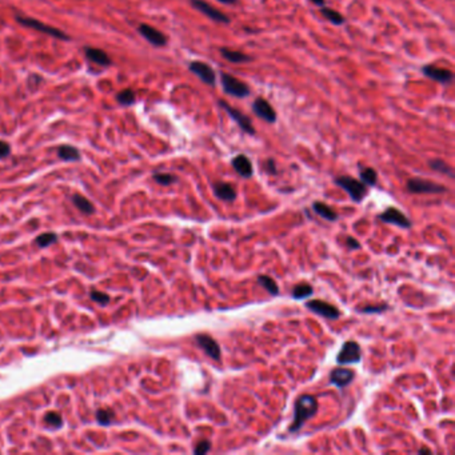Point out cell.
<instances>
[{
    "instance_id": "cell-1",
    "label": "cell",
    "mask_w": 455,
    "mask_h": 455,
    "mask_svg": "<svg viewBox=\"0 0 455 455\" xmlns=\"http://www.w3.org/2000/svg\"><path fill=\"white\" fill-rule=\"evenodd\" d=\"M318 411V401L315 397L312 395H302L295 402V412L294 419L291 426L288 427L290 433H297L303 427L308 419H311L312 416H315Z\"/></svg>"
},
{
    "instance_id": "cell-2",
    "label": "cell",
    "mask_w": 455,
    "mask_h": 455,
    "mask_svg": "<svg viewBox=\"0 0 455 455\" xmlns=\"http://www.w3.org/2000/svg\"><path fill=\"white\" fill-rule=\"evenodd\" d=\"M220 80H222L223 91L230 95V96L238 98V99H243V98H247L251 93L250 87H248L247 83H244L243 80L238 79L231 74H227V72H222L220 74Z\"/></svg>"
},
{
    "instance_id": "cell-3",
    "label": "cell",
    "mask_w": 455,
    "mask_h": 455,
    "mask_svg": "<svg viewBox=\"0 0 455 455\" xmlns=\"http://www.w3.org/2000/svg\"><path fill=\"white\" fill-rule=\"evenodd\" d=\"M334 182H335V184L342 187L354 202H362L363 198L367 193V186H366L365 183H362L358 179H354L352 176H338V178H335Z\"/></svg>"
},
{
    "instance_id": "cell-4",
    "label": "cell",
    "mask_w": 455,
    "mask_h": 455,
    "mask_svg": "<svg viewBox=\"0 0 455 455\" xmlns=\"http://www.w3.org/2000/svg\"><path fill=\"white\" fill-rule=\"evenodd\" d=\"M16 22H18L19 24L24 25V27L36 29V31H39V32L47 34V35L52 36V38H55V39L70 40V36L67 35L66 32H63L61 29L55 28V27H51V25H48V24H44L43 22H40V20H38V19L16 16Z\"/></svg>"
},
{
    "instance_id": "cell-5",
    "label": "cell",
    "mask_w": 455,
    "mask_h": 455,
    "mask_svg": "<svg viewBox=\"0 0 455 455\" xmlns=\"http://www.w3.org/2000/svg\"><path fill=\"white\" fill-rule=\"evenodd\" d=\"M218 104L219 107H222L223 110L227 112V115H229L230 118L233 119L234 122L239 125V128L242 129L243 133L248 134V135H255L254 125H252V123H251L250 118H248L247 115H244L243 112L237 110V108L231 107V106L224 101H219Z\"/></svg>"
},
{
    "instance_id": "cell-6",
    "label": "cell",
    "mask_w": 455,
    "mask_h": 455,
    "mask_svg": "<svg viewBox=\"0 0 455 455\" xmlns=\"http://www.w3.org/2000/svg\"><path fill=\"white\" fill-rule=\"evenodd\" d=\"M407 190L411 193H441L446 191V187L422 178H411L407 180Z\"/></svg>"
},
{
    "instance_id": "cell-7",
    "label": "cell",
    "mask_w": 455,
    "mask_h": 455,
    "mask_svg": "<svg viewBox=\"0 0 455 455\" xmlns=\"http://www.w3.org/2000/svg\"><path fill=\"white\" fill-rule=\"evenodd\" d=\"M362 358V350L356 342L348 341L342 346L341 351L337 355L338 365H351L359 363Z\"/></svg>"
},
{
    "instance_id": "cell-8",
    "label": "cell",
    "mask_w": 455,
    "mask_h": 455,
    "mask_svg": "<svg viewBox=\"0 0 455 455\" xmlns=\"http://www.w3.org/2000/svg\"><path fill=\"white\" fill-rule=\"evenodd\" d=\"M188 70L192 72L193 75L199 78L202 82L207 84V86L214 87L216 84V74L211 66L205 63V61H191L188 64Z\"/></svg>"
},
{
    "instance_id": "cell-9",
    "label": "cell",
    "mask_w": 455,
    "mask_h": 455,
    "mask_svg": "<svg viewBox=\"0 0 455 455\" xmlns=\"http://www.w3.org/2000/svg\"><path fill=\"white\" fill-rule=\"evenodd\" d=\"M191 6H192L195 10H198L199 12H202L203 15H206L207 18H210L211 20L216 23H223V24H229L231 22V19L227 16L226 14H223L218 10V8L212 7L211 4H208L205 0H190Z\"/></svg>"
},
{
    "instance_id": "cell-10",
    "label": "cell",
    "mask_w": 455,
    "mask_h": 455,
    "mask_svg": "<svg viewBox=\"0 0 455 455\" xmlns=\"http://www.w3.org/2000/svg\"><path fill=\"white\" fill-rule=\"evenodd\" d=\"M306 307L310 310V311L315 312L318 315L323 316V318L327 319H338L341 316V311L338 310L335 306L330 305L324 301H319V299H314V301H310L306 303Z\"/></svg>"
},
{
    "instance_id": "cell-11",
    "label": "cell",
    "mask_w": 455,
    "mask_h": 455,
    "mask_svg": "<svg viewBox=\"0 0 455 455\" xmlns=\"http://www.w3.org/2000/svg\"><path fill=\"white\" fill-rule=\"evenodd\" d=\"M378 219H379L380 222L391 223V224H395V226L402 227V229H410L411 227V220L403 212L399 211L398 208L395 207L387 208L386 211L382 212L380 215H378Z\"/></svg>"
},
{
    "instance_id": "cell-12",
    "label": "cell",
    "mask_w": 455,
    "mask_h": 455,
    "mask_svg": "<svg viewBox=\"0 0 455 455\" xmlns=\"http://www.w3.org/2000/svg\"><path fill=\"white\" fill-rule=\"evenodd\" d=\"M252 111L258 116L259 119L265 120L266 123L274 124L276 122V112L273 108V106L269 102L263 99L262 96L256 98L252 103Z\"/></svg>"
},
{
    "instance_id": "cell-13",
    "label": "cell",
    "mask_w": 455,
    "mask_h": 455,
    "mask_svg": "<svg viewBox=\"0 0 455 455\" xmlns=\"http://www.w3.org/2000/svg\"><path fill=\"white\" fill-rule=\"evenodd\" d=\"M422 72L429 79L435 80V82L442 83V84H448L454 79V72L451 70L441 69V67H437L434 64L425 66L422 69Z\"/></svg>"
},
{
    "instance_id": "cell-14",
    "label": "cell",
    "mask_w": 455,
    "mask_h": 455,
    "mask_svg": "<svg viewBox=\"0 0 455 455\" xmlns=\"http://www.w3.org/2000/svg\"><path fill=\"white\" fill-rule=\"evenodd\" d=\"M195 341H197L198 346L206 352V354L210 356L214 361H219L220 359V347H219L218 342L211 338L210 335H206V334H198L195 337Z\"/></svg>"
},
{
    "instance_id": "cell-15",
    "label": "cell",
    "mask_w": 455,
    "mask_h": 455,
    "mask_svg": "<svg viewBox=\"0 0 455 455\" xmlns=\"http://www.w3.org/2000/svg\"><path fill=\"white\" fill-rule=\"evenodd\" d=\"M138 31L144 39L147 40L148 43H151L154 47H165L167 44V38H166L165 34L160 32L159 29H156L152 25L143 23V24L139 25Z\"/></svg>"
},
{
    "instance_id": "cell-16",
    "label": "cell",
    "mask_w": 455,
    "mask_h": 455,
    "mask_svg": "<svg viewBox=\"0 0 455 455\" xmlns=\"http://www.w3.org/2000/svg\"><path fill=\"white\" fill-rule=\"evenodd\" d=\"M354 376L355 374L352 370L338 367V369H334L330 373V383L339 387V388H344V387L351 383Z\"/></svg>"
},
{
    "instance_id": "cell-17",
    "label": "cell",
    "mask_w": 455,
    "mask_h": 455,
    "mask_svg": "<svg viewBox=\"0 0 455 455\" xmlns=\"http://www.w3.org/2000/svg\"><path fill=\"white\" fill-rule=\"evenodd\" d=\"M231 165H233L234 170H235L242 178H244V179H248V178H251L252 174H254L252 163H251V160L246 156V155L243 154L237 155V156L231 160Z\"/></svg>"
},
{
    "instance_id": "cell-18",
    "label": "cell",
    "mask_w": 455,
    "mask_h": 455,
    "mask_svg": "<svg viewBox=\"0 0 455 455\" xmlns=\"http://www.w3.org/2000/svg\"><path fill=\"white\" fill-rule=\"evenodd\" d=\"M214 193H215V197L220 201H224V202H233L235 201V198H237V191H235V187L233 184H230V183L226 182H216L214 183Z\"/></svg>"
},
{
    "instance_id": "cell-19",
    "label": "cell",
    "mask_w": 455,
    "mask_h": 455,
    "mask_svg": "<svg viewBox=\"0 0 455 455\" xmlns=\"http://www.w3.org/2000/svg\"><path fill=\"white\" fill-rule=\"evenodd\" d=\"M86 56L87 59H90L92 63H96V64L102 66V67H107L112 63L110 56L107 55V52H104L101 48H92V47H87L86 50Z\"/></svg>"
},
{
    "instance_id": "cell-20",
    "label": "cell",
    "mask_w": 455,
    "mask_h": 455,
    "mask_svg": "<svg viewBox=\"0 0 455 455\" xmlns=\"http://www.w3.org/2000/svg\"><path fill=\"white\" fill-rule=\"evenodd\" d=\"M220 55H222L226 60H229L230 63H234V64H239V63H248V61L252 60V57L250 55L244 54L242 51L237 50H230V48H220Z\"/></svg>"
},
{
    "instance_id": "cell-21",
    "label": "cell",
    "mask_w": 455,
    "mask_h": 455,
    "mask_svg": "<svg viewBox=\"0 0 455 455\" xmlns=\"http://www.w3.org/2000/svg\"><path fill=\"white\" fill-rule=\"evenodd\" d=\"M312 210H314V212L318 214L320 218L326 219L329 222H335L338 219L337 212L334 211L330 206L324 205L322 202H314V203H312Z\"/></svg>"
},
{
    "instance_id": "cell-22",
    "label": "cell",
    "mask_w": 455,
    "mask_h": 455,
    "mask_svg": "<svg viewBox=\"0 0 455 455\" xmlns=\"http://www.w3.org/2000/svg\"><path fill=\"white\" fill-rule=\"evenodd\" d=\"M57 156L61 160L76 161L80 159V152L78 148L69 146V144H64V146H60V147L57 148Z\"/></svg>"
},
{
    "instance_id": "cell-23",
    "label": "cell",
    "mask_w": 455,
    "mask_h": 455,
    "mask_svg": "<svg viewBox=\"0 0 455 455\" xmlns=\"http://www.w3.org/2000/svg\"><path fill=\"white\" fill-rule=\"evenodd\" d=\"M320 14H322L323 18H326L329 22H331L335 25H342L344 22H346V19H344V16L341 14V12H338L337 10H334V8L326 7V6H323V7L320 8Z\"/></svg>"
},
{
    "instance_id": "cell-24",
    "label": "cell",
    "mask_w": 455,
    "mask_h": 455,
    "mask_svg": "<svg viewBox=\"0 0 455 455\" xmlns=\"http://www.w3.org/2000/svg\"><path fill=\"white\" fill-rule=\"evenodd\" d=\"M258 283L261 284V286H262L263 288H266L269 294L274 295V297L279 294V287H278L276 282L273 279V278H271V276H269V275H259L258 276Z\"/></svg>"
},
{
    "instance_id": "cell-25",
    "label": "cell",
    "mask_w": 455,
    "mask_h": 455,
    "mask_svg": "<svg viewBox=\"0 0 455 455\" xmlns=\"http://www.w3.org/2000/svg\"><path fill=\"white\" fill-rule=\"evenodd\" d=\"M359 175H361V182L365 183L366 186L373 187L376 184V180H378V174L374 169L371 167H361V171H359Z\"/></svg>"
},
{
    "instance_id": "cell-26",
    "label": "cell",
    "mask_w": 455,
    "mask_h": 455,
    "mask_svg": "<svg viewBox=\"0 0 455 455\" xmlns=\"http://www.w3.org/2000/svg\"><path fill=\"white\" fill-rule=\"evenodd\" d=\"M429 166H430L431 170H434V171H438L441 172V174H444V175H448L450 178H454L452 169L446 161L442 160V159H433V160L429 161Z\"/></svg>"
},
{
    "instance_id": "cell-27",
    "label": "cell",
    "mask_w": 455,
    "mask_h": 455,
    "mask_svg": "<svg viewBox=\"0 0 455 455\" xmlns=\"http://www.w3.org/2000/svg\"><path fill=\"white\" fill-rule=\"evenodd\" d=\"M72 202H74V205L79 208L80 211L84 212V214H92L93 212L92 203H91V202L88 201L87 198L79 195V193H76V195H74V197H72Z\"/></svg>"
},
{
    "instance_id": "cell-28",
    "label": "cell",
    "mask_w": 455,
    "mask_h": 455,
    "mask_svg": "<svg viewBox=\"0 0 455 455\" xmlns=\"http://www.w3.org/2000/svg\"><path fill=\"white\" fill-rule=\"evenodd\" d=\"M312 292H314V288H312L310 284L301 283V284H298V286H295V288L292 290L291 295H292V298H294V299L301 301V299H305V298L312 295Z\"/></svg>"
},
{
    "instance_id": "cell-29",
    "label": "cell",
    "mask_w": 455,
    "mask_h": 455,
    "mask_svg": "<svg viewBox=\"0 0 455 455\" xmlns=\"http://www.w3.org/2000/svg\"><path fill=\"white\" fill-rule=\"evenodd\" d=\"M118 102L122 106H131V104L135 103V99H137V95L134 92V90L131 88H125V90L120 91L116 96Z\"/></svg>"
},
{
    "instance_id": "cell-30",
    "label": "cell",
    "mask_w": 455,
    "mask_h": 455,
    "mask_svg": "<svg viewBox=\"0 0 455 455\" xmlns=\"http://www.w3.org/2000/svg\"><path fill=\"white\" fill-rule=\"evenodd\" d=\"M115 414L111 409H99L96 412V419L101 425H110L114 420Z\"/></svg>"
},
{
    "instance_id": "cell-31",
    "label": "cell",
    "mask_w": 455,
    "mask_h": 455,
    "mask_svg": "<svg viewBox=\"0 0 455 455\" xmlns=\"http://www.w3.org/2000/svg\"><path fill=\"white\" fill-rule=\"evenodd\" d=\"M154 180L161 186H170L172 183H175L176 176L171 175V174H165V172H158V174H154Z\"/></svg>"
},
{
    "instance_id": "cell-32",
    "label": "cell",
    "mask_w": 455,
    "mask_h": 455,
    "mask_svg": "<svg viewBox=\"0 0 455 455\" xmlns=\"http://www.w3.org/2000/svg\"><path fill=\"white\" fill-rule=\"evenodd\" d=\"M55 240H56L55 234H42V235L36 238L35 242L39 247H48L52 243H55Z\"/></svg>"
},
{
    "instance_id": "cell-33",
    "label": "cell",
    "mask_w": 455,
    "mask_h": 455,
    "mask_svg": "<svg viewBox=\"0 0 455 455\" xmlns=\"http://www.w3.org/2000/svg\"><path fill=\"white\" fill-rule=\"evenodd\" d=\"M44 420H46L47 425L54 427H60L61 426V416L57 414V412H48L46 416H44Z\"/></svg>"
},
{
    "instance_id": "cell-34",
    "label": "cell",
    "mask_w": 455,
    "mask_h": 455,
    "mask_svg": "<svg viewBox=\"0 0 455 455\" xmlns=\"http://www.w3.org/2000/svg\"><path fill=\"white\" fill-rule=\"evenodd\" d=\"M91 299L93 302H98L99 305H107L110 302V297L107 294H104L102 291H91Z\"/></svg>"
},
{
    "instance_id": "cell-35",
    "label": "cell",
    "mask_w": 455,
    "mask_h": 455,
    "mask_svg": "<svg viewBox=\"0 0 455 455\" xmlns=\"http://www.w3.org/2000/svg\"><path fill=\"white\" fill-rule=\"evenodd\" d=\"M210 448H211V443H210V441H207V439H203V441H201L199 443L197 444V446H195V448H193V452H195L197 455H203V454H207V452L210 451Z\"/></svg>"
},
{
    "instance_id": "cell-36",
    "label": "cell",
    "mask_w": 455,
    "mask_h": 455,
    "mask_svg": "<svg viewBox=\"0 0 455 455\" xmlns=\"http://www.w3.org/2000/svg\"><path fill=\"white\" fill-rule=\"evenodd\" d=\"M387 306L386 305H382V306H367V307H363L361 308V312H365V314H374V312H383L387 310Z\"/></svg>"
},
{
    "instance_id": "cell-37",
    "label": "cell",
    "mask_w": 455,
    "mask_h": 455,
    "mask_svg": "<svg viewBox=\"0 0 455 455\" xmlns=\"http://www.w3.org/2000/svg\"><path fill=\"white\" fill-rule=\"evenodd\" d=\"M10 154H11V147H10V144H8L7 142H4V140H0V159L7 158Z\"/></svg>"
},
{
    "instance_id": "cell-38",
    "label": "cell",
    "mask_w": 455,
    "mask_h": 455,
    "mask_svg": "<svg viewBox=\"0 0 455 455\" xmlns=\"http://www.w3.org/2000/svg\"><path fill=\"white\" fill-rule=\"evenodd\" d=\"M265 170H266V171H267V172H269V174H271V175H275V174H276V165H275V160H274V159H269V160L266 161Z\"/></svg>"
},
{
    "instance_id": "cell-39",
    "label": "cell",
    "mask_w": 455,
    "mask_h": 455,
    "mask_svg": "<svg viewBox=\"0 0 455 455\" xmlns=\"http://www.w3.org/2000/svg\"><path fill=\"white\" fill-rule=\"evenodd\" d=\"M347 246L350 250H358V248H361V244H359L358 240L351 237L347 238Z\"/></svg>"
},
{
    "instance_id": "cell-40",
    "label": "cell",
    "mask_w": 455,
    "mask_h": 455,
    "mask_svg": "<svg viewBox=\"0 0 455 455\" xmlns=\"http://www.w3.org/2000/svg\"><path fill=\"white\" fill-rule=\"evenodd\" d=\"M310 2L315 4V6H318V7H323V6H326L324 0H310Z\"/></svg>"
},
{
    "instance_id": "cell-41",
    "label": "cell",
    "mask_w": 455,
    "mask_h": 455,
    "mask_svg": "<svg viewBox=\"0 0 455 455\" xmlns=\"http://www.w3.org/2000/svg\"><path fill=\"white\" fill-rule=\"evenodd\" d=\"M218 2H220L222 4H229V6L238 3V0H218Z\"/></svg>"
},
{
    "instance_id": "cell-42",
    "label": "cell",
    "mask_w": 455,
    "mask_h": 455,
    "mask_svg": "<svg viewBox=\"0 0 455 455\" xmlns=\"http://www.w3.org/2000/svg\"><path fill=\"white\" fill-rule=\"evenodd\" d=\"M419 454H431V450H429V448H419Z\"/></svg>"
}]
</instances>
